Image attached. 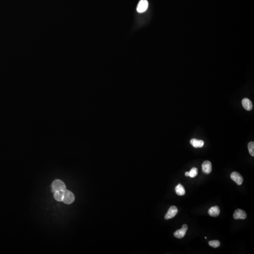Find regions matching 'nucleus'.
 <instances>
[{
	"mask_svg": "<svg viewBox=\"0 0 254 254\" xmlns=\"http://www.w3.org/2000/svg\"><path fill=\"white\" fill-rule=\"evenodd\" d=\"M66 190V185L62 181L57 179L54 181L52 183V193H55L58 191H64Z\"/></svg>",
	"mask_w": 254,
	"mask_h": 254,
	"instance_id": "nucleus-1",
	"label": "nucleus"
},
{
	"mask_svg": "<svg viewBox=\"0 0 254 254\" xmlns=\"http://www.w3.org/2000/svg\"><path fill=\"white\" fill-rule=\"evenodd\" d=\"M75 200V196L72 192L66 189L64 191L62 201L66 204H71Z\"/></svg>",
	"mask_w": 254,
	"mask_h": 254,
	"instance_id": "nucleus-2",
	"label": "nucleus"
},
{
	"mask_svg": "<svg viewBox=\"0 0 254 254\" xmlns=\"http://www.w3.org/2000/svg\"><path fill=\"white\" fill-rule=\"evenodd\" d=\"M188 230V226L187 224H184L182 226L180 229L177 230L175 232L174 235L176 238H182L185 236V233Z\"/></svg>",
	"mask_w": 254,
	"mask_h": 254,
	"instance_id": "nucleus-3",
	"label": "nucleus"
},
{
	"mask_svg": "<svg viewBox=\"0 0 254 254\" xmlns=\"http://www.w3.org/2000/svg\"><path fill=\"white\" fill-rule=\"evenodd\" d=\"M178 212V208L175 206H172L170 207L168 212L165 215V219L168 220L172 218L176 215Z\"/></svg>",
	"mask_w": 254,
	"mask_h": 254,
	"instance_id": "nucleus-4",
	"label": "nucleus"
},
{
	"mask_svg": "<svg viewBox=\"0 0 254 254\" xmlns=\"http://www.w3.org/2000/svg\"><path fill=\"white\" fill-rule=\"evenodd\" d=\"M231 178L238 185H241L243 183V177L238 172H233L231 174Z\"/></svg>",
	"mask_w": 254,
	"mask_h": 254,
	"instance_id": "nucleus-5",
	"label": "nucleus"
},
{
	"mask_svg": "<svg viewBox=\"0 0 254 254\" xmlns=\"http://www.w3.org/2000/svg\"><path fill=\"white\" fill-rule=\"evenodd\" d=\"M247 216V215L245 211L241 209L236 210L233 215V218L235 219H245L246 218Z\"/></svg>",
	"mask_w": 254,
	"mask_h": 254,
	"instance_id": "nucleus-6",
	"label": "nucleus"
},
{
	"mask_svg": "<svg viewBox=\"0 0 254 254\" xmlns=\"http://www.w3.org/2000/svg\"><path fill=\"white\" fill-rule=\"evenodd\" d=\"M148 7V2L147 0H140L138 4L137 10L139 13H142L146 11Z\"/></svg>",
	"mask_w": 254,
	"mask_h": 254,
	"instance_id": "nucleus-7",
	"label": "nucleus"
},
{
	"mask_svg": "<svg viewBox=\"0 0 254 254\" xmlns=\"http://www.w3.org/2000/svg\"><path fill=\"white\" fill-rule=\"evenodd\" d=\"M202 170L203 173L209 174L212 171V164L210 161H204L202 164Z\"/></svg>",
	"mask_w": 254,
	"mask_h": 254,
	"instance_id": "nucleus-8",
	"label": "nucleus"
},
{
	"mask_svg": "<svg viewBox=\"0 0 254 254\" xmlns=\"http://www.w3.org/2000/svg\"><path fill=\"white\" fill-rule=\"evenodd\" d=\"M242 104L243 107L247 110V111H251L253 108V104L252 102L249 99L247 98H245L243 99L242 101Z\"/></svg>",
	"mask_w": 254,
	"mask_h": 254,
	"instance_id": "nucleus-9",
	"label": "nucleus"
},
{
	"mask_svg": "<svg viewBox=\"0 0 254 254\" xmlns=\"http://www.w3.org/2000/svg\"><path fill=\"white\" fill-rule=\"evenodd\" d=\"M219 207L218 206L212 207L211 208H210V210L208 211L209 214L211 216L213 217H216V216H218L220 214Z\"/></svg>",
	"mask_w": 254,
	"mask_h": 254,
	"instance_id": "nucleus-10",
	"label": "nucleus"
},
{
	"mask_svg": "<svg viewBox=\"0 0 254 254\" xmlns=\"http://www.w3.org/2000/svg\"><path fill=\"white\" fill-rule=\"evenodd\" d=\"M190 143L195 148H201L203 147L204 144V141L202 140H198L195 138L191 139Z\"/></svg>",
	"mask_w": 254,
	"mask_h": 254,
	"instance_id": "nucleus-11",
	"label": "nucleus"
},
{
	"mask_svg": "<svg viewBox=\"0 0 254 254\" xmlns=\"http://www.w3.org/2000/svg\"><path fill=\"white\" fill-rule=\"evenodd\" d=\"M64 191H58L55 192L54 194V197L56 201H62L63 199Z\"/></svg>",
	"mask_w": 254,
	"mask_h": 254,
	"instance_id": "nucleus-12",
	"label": "nucleus"
},
{
	"mask_svg": "<svg viewBox=\"0 0 254 254\" xmlns=\"http://www.w3.org/2000/svg\"><path fill=\"white\" fill-rule=\"evenodd\" d=\"M176 194L179 196H183L185 193V189L183 186L181 184H178L175 188Z\"/></svg>",
	"mask_w": 254,
	"mask_h": 254,
	"instance_id": "nucleus-13",
	"label": "nucleus"
},
{
	"mask_svg": "<svg viewBox=\"0 0 254 254\" xmlns=\"http://www.w3.org/2000/svg\"><path fill=\"white\" fill-rule=\"evenodd\" d=\"M248 149H249V152L251 156H254V142H250L248 144Z\"/></svg>",
	"mask_w": 254,
	"mask_h": 254,
	"instance_id": "nucleus-14",
	"label": "nucleus"
},
{
	"mask_svg": "<svg viewBox=\"0 0 254 254\" xmlns=\"http://www.w3.org/2000/svg\"><path fill=\"white\" fill-rule=\"evenodd\" d=\"M189 176L190 178H193L197 176L198 174V170L196 168H193L189 172Z\"/></svg>",
	"mask_w": 254,
	"mask_h": 254,
	"instance_id": "nucleus-15",
	"label": "nucleus"
},
{
	"mask_svg": "<svg viewBox=\"0 0 254 254\" xmlns=\"http://www.w3.org/2000/svg\"><path fill=\"white\" fill-rule=\"evenodd\" d=\"M209 244L210 246L214 248H216L220 246V242H219V241L214 240V241H210Z\"/></svg>",
	"mask_w": 254,
	"mask_h": 254,
	"instance_id": "nucleus-16",
	"label": "nucleus"
},
{
	"mask_svg": "<svg viewBox=\"0 0 254 254\" xmlns=\"http://www.w3.org/2000/svg\"><path fill=\"white\" fill-rule=\"evenodd\" d=\"M185 176H189V172H185Z\"/></svg>",
	"mask_w": 254,
	"mask_h": 254,
	"instance_id": "nucleus-17",
	"label": "nucleus"
}]
</instances>
